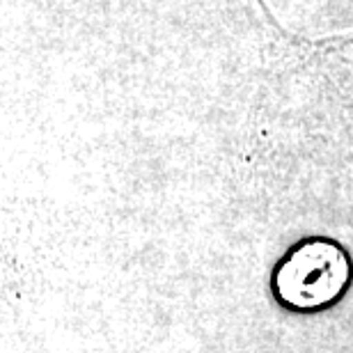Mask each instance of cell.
Wrapping results in <instances>:
<instances>
[{
  "mask_svg": "<svg viewBox=\"0 0 353 353\" xmlns=\"http://www.w3.org/2000/svg\"><path fill=\"white\" fill-rule=\"evenodd\" d=\"M353 285V259L330 236H305L289 245L271 271V294L282 310L316 314L335 307Z\"/></svg>",
  "mask_w": 353,
  "mask_h": 353,
  "instance_id": "cell-1",
  "label": "cell"
}]
</instances>
